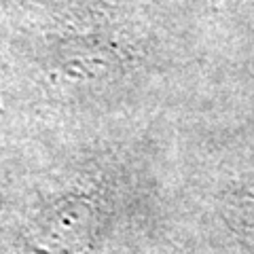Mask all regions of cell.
<instances>
[{"label":"cell","instance_id":"1","mask_svg":"<svg viewBox=\"0 0 254 254\" xmlns=\"http://www.w3.org/2000/svg\"><path fill=\"white\" fill-rule=\"evenodd\" d=\"M98 205L68 190L45 199L30 214L19 237L21 254H85L98 231Z\"/></svg>","mask_w":254,"mask_h":254},{"label":"cell","instance_id":"2","mask_svg":"<svg viewBox=\"0 0 254 254\" xmlns=\"http://www.w3.org/2000/svg\"><path fill=\"white\" fill-rule=\"evenodd\" d=\"M15 129H17V119L0 106V159H4L9 153Z\"/></svg>","mask_w":254,"mask_h":254},{"label":"cell","instance_id":"3","mask_svg":"<svg viewBox=\"0 0 254 254\" xmlns=\"http://www.w3.org/2000/svg\"><path fill=\"white\" fill-rule=\"evenodd\" d=\"M6 89H9V66H6L4 43H2V26H0V106L6 110Z\"/></svg>","mask_w":254,"mask_h":254}]
</instances>
